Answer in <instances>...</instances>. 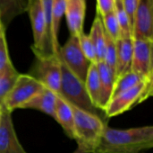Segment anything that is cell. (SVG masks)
<instances>
[{
  "mask_svg": "<svg viewBox=\"0 0 153 153\" xmlns=\"http://www.w3.org/2000/svg\"><path fill=\"white\" fill-rule=\"evenodd\" d=\"M153 147V126L115 129L107 125L96 153H142Z\"/></svg>",
  "mask_w": 153,
  "mask_h": 153,
  "instance_id": "6da1fadb",
  "label": "cell"
},
{
  "mask_svg": "<svg viewBox=\"0 0 153 153\" xmlns=\"http://www.w3.org/2000/svg\"><path fill=\"white\" fill-rule=\"evenodd\" d=\"M59 60L61 64V86L57 95L69 104L100 117L108 124V118L106 115L105 111L98 108L92 104L86 91L84 83L77 78L60 59Z\"/></svg>",
  "mask_w": 153,
  "mask_h": 153,
  "instance_id": "7a4b0ae2",
  "label": "cell"
},
{
  "mask_svg": "<svg viewBox=\"0 0 153 153\" xmlns=\"http://www.w3.org/2000/svg\"><path fill=\"white\" fill-rule=\"evenodd\" d=\"M69 105L74 115V139L77 142L78 145L96 151L108 124L91 113L83 111L71 104Z\"/></svg>",
  "mask_w": 153,
  "mask_h": 153,
  "instance_id": "3957f363",
  "label": "cell"
},
{
  "mask_svg": "<svg viewBox=\"0 0 153 153\" xmlns=\"http://www.w3.org/2000/svg\"><path fill=\"white\" fill-rule=\"evenodd\" d=\"M153 80H144L131 89L112 98L105 108L108 118L120 115L152 96Z\"/></svg>",
  "mask_w": 153,
  "mask_h": 153,
  "instance_id": "277c9868",
  "label": "cell"
},
{
  "mask_svg": "<svg viewBox=\"0 0 153 153\" xmlns=\"http://www.w3.org/2000/svg\"><path fill=\"white\" fill-rule=\"evenodd\" d=\"M35 65L30 74L45 87L58 94L61 86V64L58 55L34 52Z\"/></svg>",
  "mask_w": 153,
  "mask_h": 153,
  "instance_id": "5b68a950",
  "label": "cell"
},
{
  "mask_svg": "<svg viewBox=\"0 0 153 153\" xmlns=\"http://www.w3.org/2000/svg\"><path fill=\"white\" fill-rule=\"evenodd\" d=\"M44 86L30 74H19L13 87L4 100L3 107L13 112L21 109L23 105L39 94Z\"/></svg>",
  "mask_w": 153,
  "mask_h": 153,
  "instance_id": "8992f818",
  "label": "cell"
},
{
  "mask_svg": "<svg viewBox=\"0 0 153 153\" xmlns=\"http://www.w3.org/2000/svg\"><path fill=\"white\" fill-rule=\"evenodd\" d=\"M33 32V52L53 54L50 38L39 0H28L27 10Z\"/></svg>",
  "mask_w": 153,
  "mask_h": 153,
  "instance_id": "52a82bcc",
  "label": "cell"
},
{
  "mask_svg": "<svg viewBox=\"0 0 153 153\" xmlns=\"http://www.w3.org/2000/svg\"><path fill=\"white\" fill-rule=\"evenodd\" d=\"M57 55L66 68L84 83L91 63L84 56L79 44L78 36L70 35L66 42L60 46Z\"/></svg>",
  "mask_w": 153,
  "mask_h": 153,
  "instance_id": "ba28073f",
  "label": "cell"
},
{
  "mask_svg": "<svg viewBox=\"0 0 153 153\" xmlns=\"http://www.w3.org/2000/svg\"><path fill=\"white\" fill-rule=\"evenodd\" d=\"M153 41L134 39L131 71L143 80H153Z\"/></svg>",
  "mask_w": 153,
  "mask_h": 153,
  "instance_id": "9c48e42d",
  "label": "cell"
},
{
  "mask_svg": "<svg viewBox=\"0 0 153 153\" xmlns=\"http://www.w3.org/2000/svg\"><path fill=\"white\" fill-rule=\"evenodd\" d=\"M133 39L153 41V0H139L133 23Z\"/></svg>",
  "mask_w": 153,
  "mask_h": 153,
  "instance_id": "30bf717a",
  "label": "cell"
},
{
  "mask_svg": "<svg viewBox=\"0 0 153 153\" xmlns=\"http://www.w3.org/2000/svg\"><path fill=\"white\" fill-rule=\"evenodd\" d=\"M12 112L0 108V153H27L15 133Z\"/></svg>",
  "mask_w": 153,
  "mask_h": 153,
  "instance_id": "8fae6325",
  "label": "cell"
},
{
  "mask_svg": "<svg viewBox=\"0 0 153 153\" xmlns=\"http://www.w3.org/2000/svg\"><path fill=\"white\" fill-rule=\"evenodd\" d=\"M86 0H65V16L70 35L78 36L83 32Z\"/></svg>",
  "mask_w": 153,
  "mask_h": 153,
  "instance_id": "7c38bea8",
  "label": "cell"
},
{
  "mask_svg": "<svg viewBox=\"0 0 153 153\" xmlns=\"http://www.w3.org/2000/svg\"><path fill=\"white\" fill-rule=\"evenodd\" d=\"M117 47V61L115 71V81L117 78L131 71V64L133 58L134 39L132 37H120L116 41Z\"/></svg>",
  "mask_w": 153,
  "mask_h": 153,
  "instance_id": "4fadbf2b",
  "label": "cell"
},
{
  "mask_svg": "<svg viewBox=\"0 0 153 153\" xmlns=\"http://www.w3.org/2000/svg\"><path fill=\"white\" fill-rule=\"evenodd\" d=\"M56 94L52 90L43 87V89L32 97L29 102L22 106L21 109H34L40 111L55 119Z\"/></svg>",
  "mask_w": 153,
  "mask_h": 153,
  "instance_id": "5bb4252c",
  "label": "cell"
},
{
  "mask_svg": "<svg viewBox=\"0 0 153 153\" xmlns=\"http://www.w3.org/2000/svg\"><path fill=\"white\" fill-rule=\"evenodd\" d=\"M97 67L99 70L100 77V96L99 107L105 111L108 104L111 100L114 85H115V74L111 69L103 62H97Z\"/></svg>",
  "mask_w": 153,
  "mask_h": 153,
  "instance_id": "9a60e30c",
  "label": "cell"
},
{
  "mask_svg": "<svg viewBox=\"0 0 153 153\" xmlns=\"http://www.w3.org/2000/svg\"><path fill=\"white\" fill-rule=\"evenodd\" d=\"M55 120L62 126L65 134L74 139V115L72 108L67 101L56 94V114Z\"/></svg>",
  "mask_w": 153,
  "mask_h": 153,
  "instance_id": "2e32d148",
  "label": "cell"
},
{
  "mask_svg": "<svg viewBox=\"0 0 153 153\" xmlns=\"http://www.w3.org/2000/svg\"><path fill=\"white\" fill-rule=\"evenodd\" d=\"M28 0H0V23L6 26L18 15L27 10Z\"/></svg>",
  "mask_w": 153,
  "mask_h": 153,
  "instance_id": "e0dca14e",
  "label": "cell"
},
{
  "mask_svg": "<svg viewBox=\"0 0 153 153\" xmlns=\"http://www.w3.org/2000/svg\"><path fill=\"white\" fill-rule=\"evenodd\" d=\"M65 0H53L52 18H51V50L53 54L57 55L59 51L58 32L60 23L63 16L65 15Z\"/></svg>",
  "mask_w": 153,
  "mask_h": 153,
  "instance_id": "ac0fdd59",
  "label": "cell"
},
{
  "mask_svg": "<svg viewBox=\"0 0 153 153\" xmlns=\"http://www.w3.org/2000/svg\"><path fill=\"white\" fill-rule=\"evenodd\" d=\"M89 36L94 46L97 62L103 61L106 45V32L101 22V18L99 14L96 15L92 23Z\"/></svg>",
  "mask_w": 153,
  "mask_h": 153,
  "instance_id": "d6986e66",
  "label": "cell"
},
{
  "mask_svg": "<svg viewBox=\"0 0 153 153\" xmlns=\"http://www.w3.org/2000/svg\"><path fill=\"white\" fill-rule=\"evenodd\" d=\"M84 86L92 104L98 108H100L99 103H100V77H99L97 63L91 64L84 81Z\"/></svg>",
  "mask_w": 153,
  "mask_h": 153,
  "instance_id": "ffe728a7",
  "label": "cell"
},
{
  "mask_svg": "<svg viewBox=\"0 0 153 153\" xmlns=\"http://www.w3.org/2000/svg\"><path fill=\"white\" fill-rule=\"evenodd\" d=\"M143 81H144V80L142 78H140L138 75L134 73L133 71H129V72L126 73L125 75H123L120 78L116 79L111 99L117 96L118 95L131 89L132 87H135L136 85L140 84Z\"/></svg>",
  "mask_w": 153,
  "mask_h": 153,
  "instance_id": "44dd1931",
  "label": "cell"
},
{
  "mask_svg": "<svg viewBox=\"0 0 153 153\" xmlns=\"http://www.w3.org/2000/svg\"><path fill=\"white\" fill-rule=\"evenodd\" d=\"M19 74L13 65H11L0 73V108L3 107L4 100L13 87Z\"/></svg>",
  "mask_w": 153,
  "mask_h": 153,
  "instance_id": "7402d4cb",
  "label": "cell"
},
{
  "mask_svg": "<svg viewBox=\"0 0 153 153\" xmlns=\"http://www.w3.org/2000/svg\"><path fill=\"white\" fill-rule=\"evenodd\" d=\"M117 20L119 25V30H120V37L127 38V37H132V26L130 23V21L124 10L123 5L121 0H116L115 2V8H114Z\"/></svg>",
  "mask_w": 153,
  "mask_h": 153,
  "instance_id": "603a6c76",
  "label": "cell"
},
{
  "mask_svg": "<svg viewBox=\"0 0 153 153\" xmlns=\"http://www.w3.org/2000/svg\"><path fill=\"white\" fill-rule=\"evenodd\" d=\"M101 22L104 27L105 32L115 41L120 38V30L119 25L117 20L115 11L112 10L100 16Z\"/></svg>",
  "mask_w": 153,
  "mask_h": 153,
  "instance_id": "cb8c5ba5",
  "label": "cell"
},
{
  "mask_svg": "<svg viewBox=\"0 0 153 153\" xmlns=\"http://www.w3.org/2000/svg\"><path fill=\"white\" fill-rule=\"evenodd\" d=\"M116 61H117L116 41L113 40L106 32V45H105V53H104L103 62L111 69V71L114 74H115V71H116Z\"/></svg>",
  "mask_w": 153,
  "mask_h": 153,
  "instance_id": "d4e9b609",
  "label": "cell"
},
{
  "mask_svg": "<svg viewBox=\"0 0 153 153\" xmlns=\"http://www.w3.org/2000/svg\"><path fill=\"white\" fill-rule=\"evenodd\" d=\"M78 40H79L80 47H81L84 56L87 58V60L91 63H97L94 46L92 44V41L90 38L89 34H86V33H84V32H82V33H80L78 35Z\"/></svg>",
  "mask_w": 153,
  "mask_h": 153,
  "instance_id": "484cf974",
  "label": "cell"
},
{
  "mask_svg": "<svg viewBox=\"0 0 153 153\" xmlns=\"http://www.w3.org/2000/svg\"><path fill=\"white\" fill-rule=\"evenodd\" d=\"M13 65L7 48V42L5 38V29L3 28L0 31V73Z\"/></svg>",
  "mask_w": 153,
  "mask_h": 153,
  "instance_id": "4316f807",
  "label": "cell"
},
{
  "mask_svg": "<svg viewBox=\"0 0 153 153\" xmlns=\"http://www.w3.org/2000/svg\"><path fill=\"white\" fill-rule=\"evenodd\" d=\"M139 0H121L124 10L130 21L131 26H132V32H133V23H134V17L137 9Z\"/></svg>",
  "mask_w": 153,
  "mask_h": 153,
  "instance_id": "83f0119b",
  "label": "cell"
},
{
  "mask_svg": "<svg viewBox=\"0 0 153 153\" xmlns=\"http://www.w3.org/2000/svg\"><path fill=\"white\" fill-rule=\"evenodd\" d=\"M116 0H97V14L100 16L114 10Z\"/></svg>",
  "mask_w": 153,
  "mask_h": 153,
  "instance_id": "f1b7e54d",
  "label": "cell"
},
{
  "mask_svg": "<svg viewBox=\"0 0 153 153\" xmlns=\"http://www.w3.org/2000/svg\"><path fill=\"white\" fill-rule=\"evenodd\" d=\"M73 153H96L95 151H92V150H90V149H87L83 146H81V145H78L77 149L74 151V152Z\"/></svg>",
  "mask_w": 153,
  "mask_h": 153,
  "instance_id": "f546056e",
  "label": "cell"
},
{
  "mask_svg": "<svg viewBox=\"0 0 153 153\" xmlns=\"http://www.w3.org/2000/svg\"><path fill=\"white\" fill-rule=\"evenodd\" d=\"M3 28H4V26H3V25L1 24V23H0V31H1V30H2Z\"/></svg>",
  "mask_w": 153,
  "mask_h": 153,
  "instance_id": "4dcf8cb0",
  "label": "cell"
}]
</instances>
